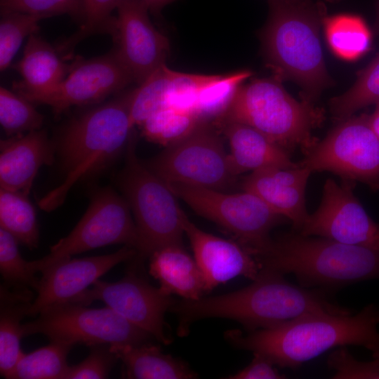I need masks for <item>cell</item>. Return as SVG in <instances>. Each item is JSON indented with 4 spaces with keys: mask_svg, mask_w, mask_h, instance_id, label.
Segmentation results:
<instances>
[{
    "mask_svg": "<svg viewBox=\"0 0 379 379\" xmlns=\"http://www.w3.org/2000/svg\"><path fill=\"white\" fill-rule=\"evenodd\" d=\"M169 312L178 319L177 333L185 336L191 325L206 318H225L248 332L316 314H349L319 290L294 285L275 271L261 269L253 282L239 290L198 300L175 299Z\"/></svg>",
    "mask_w": 379,
    "mask_h": 379,
    "instance_id": "6da1fadb",
    "label": "cell"
},
{
    "mask_svg": "<svg viewBox=\"0 0 379 379\" xmlns=\"http://www.w3.org/2000/svg\"><path fill=\"white\" fill-rule=\"evenodd\" d=\"M379 307L371 303L355 314L306 316L244 334L225 333L235 348L257 352L274 365L293 370L328 350L345 345L364 347L379 357Z\"/></svg>",
    "mask_w": 379,
    "mask_h": 379,
    "instance_id": "7a4b0ae2",
    "label": "cell"
},
{
    "mask_svg": "<svg viewBox=\"0 0 379 379\" xmlns=\"http://www.w3.org/2000/svg\"><path fill=\"white\" fill-rule=\"evenodd\" d=\"M267 1L268 19L260 35L266 65L280 80L295 82L302 100L313 104L332 83L319 37L326 6L312 0Z\"/></svg>",
    "mask_w": 379,
    "mask_h": 379,
    "instance_id": "3957f363",
    "label": "cell"
},
{
    "mask_svg": "<svg viewBox=\"0 0 379 379\" xmlns=\"http://www.w3.org/2000/svg\"><path fill=\"white\" fill-rule=\"evenodd\" d=\"M130 97L131 92L119 96L66 124L55 144L63 179L38 201L40 208H57L76 184L100 173L126 149L134 132Z\"/></svg>",
    "mask_w": 379,
    "mask_h": 379,
    "instance_id": "277c9868",
    "label": "cell"
},
{
    "mask_svg": "<svg viewBox=\"0 0 379 379\" xmlns=\"http://www.w3.org/2000/svg\"><path fill=\"white\" fill-rule=\"evenodd\" d=\"M254 258L260 270L293 274L304 288H336L379 279V249L293 230L272 238Z\"/></svg>",
    "mask_w": 379,
    "mask_h": 379,
    "instance_id": "5b68a950",
    "label": "cell"
},
{
    "mask_svg": "<svg viewBox=\"0 0 379 379\" xmlns=\"http://www.w3.org/2000/svg\"><path fill=\"white\" fill-rule=\"evenodd\" d=\"M281 81L272 76L241 84L226 112L212 124L216 128L228 123L245 124L289 154L297 148L306 153L319 140L312 131L323 123L324 110L295 100Z\"/></svg>",
    "mask_w": 379,
    "mask_h": 379,
    "instance_id": "8992f818",
    "label": "cell"
},
{
    "mask_svg": "<svg viewBox=\"0 0 379 379\" xmlns=\"http://www.w3.org/2000/svg\"><path fill=\"white\" fill-rule=\"evenodd\" d=\"M117 183L131 208L136 227L137 254L133 265L140 263L158 249L182 244V210L168 185L140 161L133 132L125 149L124 165Z\"/></svg>",
    "mask_w": 379,
    "mask_h": 379,
    "instance_id": "52a82bcc",
    "label": "cell"
},
{
    "mask_svg": "<svg viewBox=\"0 0 379 379\" xmlns=\"http://www.w3.org/2000/svg\"><path fill=\"white\" fill-rule=\"evenodd\" d=\"M168 185L177 197L229 232L253 255L270 243L274 227L288 221L248 191L228 193L182 184Z\"/></svg>",
    "mask_w": 379,
    "mask_h": 379,
    "instance_id": "ba28073f",
    "label": "cell"
},
{
    "mask_svg": "<svg viewBox=\"0 0 379 379\" xmlns=\"http://www.w3.org/2000/svg\"><path fill=\"white\" fill-rule=\"evenodd\" d=\"M144 163L167 184L225 191L237 177L217 128L209 122H201L185 138Z\"/></svg>",
    "mask_w": 379,
    "mask_h": 379,
    "instance_id": "9c48e42d",
    "label": "cell"
},
{
    "mask_svg": "<svg viewBox=\"0 0 379 379\" xmlns=\"http://www.w3.org/2000/svg\"><path fill=\"white\" fill-rule=\"evenodd\" d=\"M24 336L42 334L50 341L88 347L97 345H135L149 342L150 334L110 307H88L65 302L42 310L22 325Z\"/></svg>",
    "mask_w": 379,
    "mask_h": 379,
    "instance_id": "30bf717a",
    "label": "cell"
},
{
    "mask_svg": "<svg viewBox=\"0 0 379 379\" xmlns=\"http://www.w3.org/2000/svg\"><path fill=\"white\" fill-rule=\"evenodd\" d=\"M298 163L313 172L329 171L379 192V138L368 114L351 116L318 140Z\"/></svg>",
    "mask_w": 379,
    "mask_h": 379,
    "instance_id": "8fae6325",
    "label": "cell"
},
{
    "mask_svg": "<svg viewBox=\"0 0 379 379\" xmlns=\"http://www.w3.org/2000/svg\"><path fill=\"white\" fill-rule=\"evenodd\" d=\"M138 235L131 208L124 197L110 186L99 187L73 230L50 248L46 256L32 264L42 273L57 262L72 255L112 244L135 248Z\"/></svg>",
    "mask_w": 379,
    "mask_h": 379,
    "instance_id": "7c38bea8",
    "label": "cell"
},
{
    "mask_svg": "<svg viewBox=\"0 0 379 379\" xmlns=\"http://www.w3.org/2000/svg\"><path fill=\"white\" fill-rule=\"evenodd\" d=\"M91 286L69 302L87 305L95 300L102 301L159 342L164 345L171 342L165 331L164 315L175 299L137 274L135 267L131 266L117 281L98 279Z\"/></svg>",
    "mask_w": 379,
    "mask_h": 379,
    "instance_id": "4fadbf2b",
    "label": "cell"
},
{
    "mask_svg": "<svg viewBox=\"0 0 379 379\" xmlns=\"http://www.w3.org/2000/svg\"><path fill=\"white\" fill-rule=\"evenodd\" d=\"M355 181L327 179L319 208L309 214L301 230L304 236L379 249V224L366 213L354 194Z\"/></svg>",
    "mask_w": 379,
    "mask_h": 379,
    "instance_id": "5bb4252c",
    "label": "cell"
},
{
    "mask_svg": "<svg viewBox=\"0 0 379 379\" xmlns=\"http://www.w3.org/2000/svg\"><path fill=\"white\" fill-rule=\"evenodd\" d=\"M132 82L114 51L99 57L75 60L56 87L32 102L47 105L60 114L74 106L100 102Z\"/></svg>",
    "mask_w": 379,
    "mask_h": 379,
    "instance_id": "9a60e30c",
    "label": "cell"
},
{
    "mask_svg": "<svg viewBox=\"0 0 379 379\" xmlns=\"http://www.w3.org/2000/svg\"><path fill=\"white\" fill-rule=\"evenodd\" d=\"M116 9L115 51L133 82L139 85L165 64L169 41L152 25L144 0H119Z\"/></svg>",
    "mask_w": 379,
    "mask_h": 379,
    "instance_id": "2e32d148",
    "label": "cell"
},
{
    "mask_svg": "<svg viewBox=\"0 0 379 379\" xmlns=\"http://www.w3.org/2000/svg\"><path fill=\"white\" fill-rule=\"evenodd\" d=\"M136 254L135 248L124 246L109 254L57 262L41 273L28 317H36L46 308L70 301L114 266L133 260Z\"/></svg>",
    "mask_w": 379,
    "mask_h": 379,
    "instance_id": "e0dca14e",
    "label": "cell"
},
{
    "mask_svg": "<svg viewBox=\"0 0 379 379\" xmlns=\"http://www.w3.org/2000/svg\"><path fill=\"white\" fill-rule=\"evenodd\" d=\"M181 222L203 274L206 292L239 276L252 281L257 278L260 267L254 256L239 243L202 230L184 211Z\"/></svg>",
    "mask_w": 379,
    "mask_h": 379,
    "instance_id": "ac0fdd59",
    "label": "cell"
},
{
    "mask_svg": "<svg viewBox=\"0 0 379 379\" xmlns=\"http://www.w3.org/2000/svg\"><path fill=\"white\" fill-rule=\"evenodd\" d=\"M311 173L299 164L292 168H261L244 179L242 189L258 197L274 212L291 222L293 231L299 232L309 215L305 189Z\"/></svg>",
    "mask_w": 379,
    "mask_h": 379,
    "instance_id": "d6986e66",
    "label": "cell"
},
{
    "mask_svg": "<svg viewBox=\"0 0 379 379\" xmlns=\"http://www.w3.org/2000/svg\"><path fill=\"white\" fill-rule=\"evenodd\" d=\"M0 149L1 188L27 195L39 168L56 157L55 144L42 128L1 140Z\"/></svg>",
    "mask_w": 379,
    "mask_h": 379,
    "instance_id": "ffe728a7",
    "label": "cell"
},
{
    "mask_svg": "<svg viewBox=\"0 0 379 379\" xmlns=\"http://www.w3.org/2000/svg\"><path fill=\"white\" fill-rule=\"evenodd\" d=\"M59 54L56 48L36 33L31 34L22 59L13 66L22 77V80L13 83L16 93L32 102L56 87L71 67Z\"/></svg>",
    "mask_w": 379,
    "mask_h": 379,
    "instance_id": "44dd1931",
    "label": "cell"
},
{
    "mask_svg": "<svg viewBox=\"0 0 379 379\" xmlns=\"http://www.w3.org/2000/svg\"><path fill=\"white\" fill-rule=\"evenodd\" d=\"M216 128L228 140L230 162L237 176L265 168H292L298 166L280 146L251 126L228 123Z\"/></svg>",
    "mask_w": 379,
    "mask_h": 379,
    "instance_id": "7402d4cb",
    "label": "cell"
},
{
    "mask_svg": "<svg viewBox=\"0 0 379 379\" xmlns=\"http://www.w3.org/2000/svg\"><path fill=\"white\" fill-rule=\"evenodd\" d=\"M149 259V273L166 293L183 299L198 300L206 292L201 271L182 244L162 247Z\"/></svg>",
    "mask_w": 379,
    "mask_h": 379,
    "instance_id": "603a6c76",
    "label": "cell"
},
{
    "mask_svg": "<svg viewBox=\"0 0 379 379\" xmlns=\"http://www.w3.org/2000/svg\"><path fill=\"white\" fill-rule=\"evenodd\" d=\"M33 290L0 286V373L9 378L24 353L20 342L24 337L22 319L28 317L34 301Z\"/></svg>",
    "mask_w": 379,
    "mask_h": 379,
    "instance_id": "cb8c5ba5",
    "label": "cell"
},
{
    "mask_svg": "<svg viewBox=\"0 0 379 379\" xmlns=\"http://www.w3.org/2000/svg\"><path fill=\"white\" fill-rule=\"evenodd\" d=\"M110 350L124 365L123 376L131 379H191L197 375L182 361L149 343L114 345Z\"/></svg>",
    "mask_w": 379,
    "mask_h": 379,
    "instance_id": "d4e9b609",
    "label": "cell"
},
{
    "mask_svg": "<svg viewBox=\"0 0 379 379\" xmlns=\"http://www.w3.org/2000/svg\"><path fill=\"white\" fill-rule=\"evenodd\" d=\"M322 25L329 48L341 60H356L371 48L372 32L366 20L357 14L326 15Z\"/></svg>",
    "mask_w": 379,
    "mask_h": 379,
    "instance_id": "484cf974",
    "label": "cell"
},
{
    "mask_svg": "<svg viewBox=\"0 0 379 379\" xmlns=\"http://www.w3.org/2000/svg\"><path fill=\"white\" fill-rule=\"evenodd\" d=\"M0 226L30 250L38 246L36 211L28 195L0 189Z\"/></svg>",
    "mask_w": 379,
    "mask_h": 379,
    "instance_id": "4316f807",
    "label": "cell"
},
{
    "mask_svg": "<svg viewBox=\"0 0 379 379\" xmlns=\"http://www.w3.org/2000/svg\"><path fill=\"white\" fill-rule=\"evenodd\" d=\"M72 347L67 343L50 341L46 346L23 353L8 379H64Z\"/></svg>",
    "mask_w": 379,
    "mask_h": 379,
    "instance_id": "83f0119b",
    "label": "cell"
},
{
    "mask_svg": "<svg viewBox=\"0 0 379 379\" xmlns=\"http://www.w3.org/2000/svg\"><path fill=\"white\" fill-rule=\"evenodd\" d=\"M176 71L164 64L131 92L129 117L134 128L164 107L170 95Z\"/></svg>",
    "mask_w": 379,
    "mask_h": 379,
    "instance_id": "f1b7e54d",
    "label": "cell"
},
{
    "mask_svg": "<svg viewBox=\"0 0 379 379\" xmlns=\"http://www.w3.org/2000/svg\"><path fill=\"white\" fill-rule=\"evenodd\" d=\"M201 123L191 112L164 106L146 119L140 126L147 140L166 147L185 138Z\"/></svg>",
    "mask_w": 379,
    "mask_h": 379,
    "instance_id": "f546056e",
    "label": "cell"
},
{
    "mask_svg": "<svg viewBox=\"0 0 379 379\" xmlns=\"http://www.w3.org/2000/svg\"><path fill=\"white\" fill-rule=\"evenodd\" d=\"M379 102V53L357 74L353 86L331 100L330 111L338 122L357 111Z\"/></svg>",
    "mask_w": 379,
    "mask_h": 379,
    "instance_id": "4dcf8cb0",
    "label": "cell"
},
{
    "mask_svg": "<svg viewBox=\"0 0 379 379\" xmlns=\"http://www.w3.org/2000/svg\"><path fill=\"white\" fill-rule=\"evenodd\" d=\"M252 74L248 69L220 74L198 93L194 103V114L201 122L213 123L218 120L226 112L239 86Z\"/></svg>",
    "mask_w": 379,
    "mask_h": 379,
    "instance_id": "1f68e13d",
    "label": "cell"
},
{
    "mask_svg": "<svg viewBox=\"0 0 379 379\" xmlns=\"http://www.w3.org/2000/svg\"><path fill=\"white\" fill-rule=\"evenodd\" d=\"M84 23L69 37L61 41L56 48L60 54L70 56L76 46L84 39L95 34H108L114 39L117 35V18L112 15L119 0H84Z\"/></svg>",
    "mask_w": 379,
    "mask_h": 379,
    "instance_id": "d6a6232c",
    "label": "cell"
},
{
    "mask_svg": "<svg viewBox=\"0 0 379 379\" xmlns=\"http://www.w3.org/2000/svg\"><path fill=\"white\" fill-rule=\"evenodd\" d=\"M17 239L0 227V272L3 284L13 288L36 291L40 278L36 277L32 261L22 256Z\"/></svg>",
    "mask_w": 379,
    "mask_h": 379,
    "instance_id": "836d02e7",
    "label": "cell"
},
{
    "mask_svg": "<svg viewBox=\"0 0 379 379\" xmlns=\"http://www.w3.org/2000/svg\"><path fill=\"white\" fill-rule=\"evenodd\" d=\"M22 95L1 87L0 123L8 136L41 128L44 116Z\"/></svg>",
    "mask_w": 379,
    "mask_h": 379,
    "instance_id": "e575fe53",
    "label": "cell"
},
{
    "mask_svg": "<svg viewBox=\"0 0 379 379\" xmlns=\"http://www.w3.org/2000/svg\"><path fill=\"white\" fill-rule=\"evenodd\" d=\"M0 22V69L4 71L11 63L26 36L36 33L40 16L10 12L1 13Z\"/></svg>",
    "mask_w": 379,
    "mask_h": 379,
    "instance_id": "d590c367",
    "label": "cell"
},
{
    "mask_svg": "<svg viewBox=\"0 0 379 379\" xmlns=\"http://www.w3.org/2000/svg\"><path fill=\"white\" fill-rule=\"evenodd\" d=\"M1 13L18 12L40 16L45 19L54 15H68L84 23V0H1Z\"/></svg>",
    "mask_w": 379,
    "mask_h": 379,
    "instance_id": "8d00e7d4",
    "label": "cell"
},
{
    "mask_svg": "<svg viewBox=\"0 0 379 379\" xmlns=\"http://www.w3.org/2000/svg\"><path fill=\"white\" fill-rule=\"evenodd\" d=\"M91 347L88 357L80 363L69 366L64 379H102L118 360L109 345H97Z\"/></svg>",
    "mask_w": 379,
    "mask_h": 379,
    "instance_id": "74e56055",
    "label": "cell"
},
{
    "mask_svg": "<svg viewBox=\"0 0 379 379\" xmlns=\"http://www.w3.org/2000/svg\"><path fill=\"white\" fill-rule=\"evenodd\" d=\"M328 366L335 371V378L379 379V357L370 361H361L344 347L329 356Z\"/></svg>",
    "mask_w": 379,
    "mask_h": 379,
    "instance_id": "f35d334b",
    "label": "cell"
},
{
    "mask_svg": "<svg viewBox=\"0 0 379 379\" xmlns=\"http://www.w3.org/2000/svg\"><path fill=\"white\" fill-rule=\"evenodd\" d=\"M275 365L267 357L253 352L251 362L243 369L227 377L229 379H281L285 375L281 374Z\"/></svg>",
    "mask_w": 379,
    "mask_h": 379,
    "instance_id": "ab89813d",
    "label": "cell"
},
{
    "mask_svg": "<svg viewBox=\"0 0 379 379\" xmlns=\"http://www.w3.org/2000/svg\"><path fill=\"white\" fill-rule=\"evenodd\" d=\"M149 11L154 15H158L161 10L169 4L175 0H144Z\"/></svg>",
    "mask_w": 379,
    "mask_h": 379,
    "instance_id": "60d3db41",
    "label": "cell"
},
{
    "mask_svg": "<svg viewBox=\"0 0 379 379\" xmlns=\"http://www.w3.org/2000/svg\"><path fill=\"white\" fill-rule=\"evenodd\" d=\"M368 121L371 127L379 138V102L375 104L373 113L368 114Z\"/></svg>",
    "mask_w": 379,
    "mask_h": 379,
    "instance_id": "b9f144b4",
    "label": "cell"
},
{
    "mask_svg": "<svg viewBox=\"0 0 379 379\" xmlns=\"http://www.w3.org/2000/svg\"><path fill=\"white\" fill-rule=\"evenodd\" d=\"M375 32L379 34V7L378 9L376 20L374 25Z\"/></svg>",
    "mask_w": 379,
    "mask_h": 379,
    "instance_id": "7bdbcfd3",
    "label": "cell"
},
{
    "mask_svg": "<svg viewBox=\"0 0 379 379\" xmlns=\"http://www.w3.org/2000/svg\"><path fill=\"white\" fill-rule=\"evenodd\" d=\"M327 1H329V2H337V1H339L340 0H326Z\"/></svg>",
    "mask_w": 379,
    "mask_h": 379,
    "instance_id": "ee69618b",
    "label": "cell"
}]
</instances>
